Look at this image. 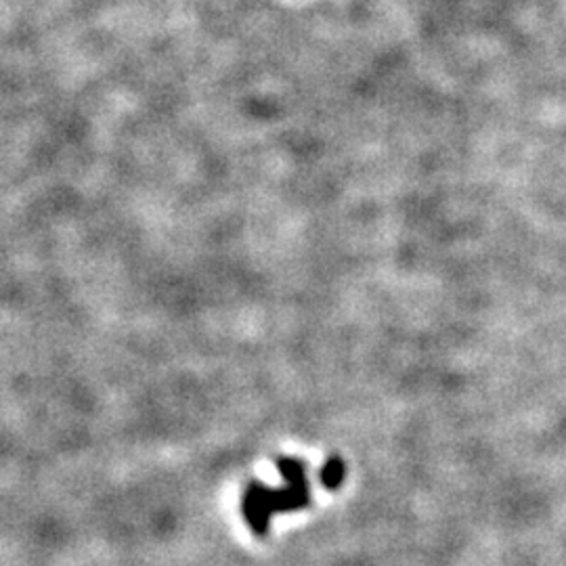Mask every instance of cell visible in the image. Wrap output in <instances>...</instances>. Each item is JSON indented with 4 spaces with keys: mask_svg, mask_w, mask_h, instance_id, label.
<instances>
[{
    "mask_svg": "<svg viewBox=\"0 0 566 566\" xmlns=\"http://www.w3.org/2000/svg\"><path fill=\"white\" fill-rule=\"evenodd\" d=\"M282 474L287 481V489L283 491H273L259 483H252L248 486L243 495V514L248 525L252 526L254 533L263 535L269 526V518L275 512H285V510H296L303 507L308 500L306 491V481H304L303 465L294 460H282L280 462Z\"/></svg>",
    "mask_w": 566,
    "mask_h": 566,
    "instance_id": "cell-1",
    "label": "cell"
}]
</instances>
